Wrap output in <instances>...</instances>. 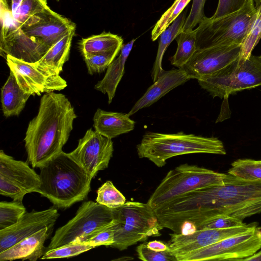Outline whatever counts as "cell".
<instances>
[{
	"mask_svg": "<svg viewBox=\"0 0 261 261\" xmlns=\"http://www.w3.org/2000/svg\"><path fill=\"white\" fill-rule=\"evenodd\" d=\"M261 213V180H247L227 173L221 185L185 193L162 205L160 216L164 226L179 233L189 222L196 229L221 216L243 220Z\"/></svg>",
	"mask_w": 261,
	"mask_h": 261,
	"instance_id": "1",
	"label": "cell"
},
{
	"mask_svg": "<svg viewBox=\"0 0 261 261\" xmlns=\"http://www.w3.org/2000/svg\"><path fill=\"white\" fill-rule=\"evenodd\" d=\"M76 117L65 95L54 91L41 97L38 114L29 122L24 139L28 161L33 168H39L63 151Z\"/></svg>",
	"mask_w": 261,
	"mask_h": 261,
	"instance_id": "2",
	"label": "cell"
},
{
	"mask_svg": "<svg viewBox=\"0 0 261 261\" xmlns=\"http://www.w3.org/2000/svg\"><path fill=\"white\" fill-rule=\"evenodd\" d=\"M39 169L38 193L56 207L67 208L87 198L92 178L69 153L62 151Z\"/></svg>",
	"mask_w": 261,
	"mask_h": 261,
	"instance_id": "3",
	"label": "cell"
},
{
	"mask_svg": "<svg viewBox=\"0 0 261 261\" xmlns=\"http://www.w3.org/2000/svg\"><path fill=\"white\" fill-rule=\"evenodd\" d=\"M136 148L140 158H146L158 167L165 165L168 159L179 155L226 153L223 143L217 138L186 134L182 132L176 134L147 132Z\"/></svg>",
	"mask_w": 261,
	"mask_h": 261,
	"instance_id": "4",
	"label": "cell"
},
{
	"mask_svg": "<svg viewBox=\"0 0 261 261\" xmlns=\"http://www.w3.org/2000/svg\"><path fill=\"white\" fill-rule=\"evenodd\" d=\"M256 16L253 0H247L239 10L221 17L205 16L195 29L197 49L241 45Z\"/></svg>",
	"mask_w": 261,
	"mask_h": 261,
	"instance_id": "5",
	"label": "cell"
},
{
	"mask_svg": "<svg viewBox=\"0 0 261 261\" xmlns=\"http://www.w3.org/2000/svg\"><path fill=\"white\" fill-rule=\"evenodd\" d=\"M115 221L114 242L110 246L122 251L150 237H159L164 228L147 203L126 202L112 209Z\"/></svg>",
	"mask_w": 261,
	"mask_h": 261,
	"instance_id": "6",
	"label": "cell"
},
{
	"mask_svg": "<svg viewBox=\"0 0 261 261\" xmlns=\"http://www.w3.org/2000/svg\"><path fill=\"white\" fill-rule=\"evenodd\" d=\"M226 175L195 165H180L167 173L147 203L154 210L187 192L223 185Z\"/></svg>",
	"mask_w": 261,
	"mask_h": 261,
	"instance_id": "7",
	"label": "cell"
},
{
	"mask_svg": "<svg viewBox=\"0 0 261 261\" xmlns=\"http://www.w3.org/2000/svg\"><path fill=\"white\" fill-rule=\"evenodd\" d=\"M213 97L226 99L237 92L261 86V56L239 58L221 70L197 80Z\"/></svg>",
	"mask_w": 261,
	"mask_h": 261,
	"instance_id": "8",
	"label": "cell"
},
{
	"mask_svg": "<svg viewBox=\"0 0 261 261\" xmlns=\"http://www.w3.org/2000/svg\"><path fill=\"white\" fill-rule=\"evenodd\" d=\"M261 248V228L222 240L181 257L179 261L242 260Z\"/></svg>",
	"mask_w": 261,
	"mask_h": 261,
	"instance_id": "9",
	"label": "cell"
},
{
	"mask_svg": "<svg viewBox=\"0 0 261 261\" xmlns=\"http://www.w3.org/2000/svg\"><path fill=\"white\" fill-rule=\"evenodd\" d=\"M113 220L112 209L96 202L85 201L79 207L74 217L56 231L46 250L72 242Z\"/></svg>",
	"mask_w": 261,
	"mask_h": 261,
	"instance_id": "10",
	"label": "cell"
},
{
	"mask_svg": "<svg viewBox=\"0 0 261 261\" xmlns=\"http://www.w3.org/2000/svg\"><path fill=\"white\" fill-rule=\"evenodd\" d=\"M113 151L111 139L90 128L69 153L93 178L99 171L108 168Z\"/></svg>",
	"mask_w": 261,
	"mask_h": 261,
	"instance_id": "11",
	"label": "cell"
},
{
	"mask_svg": "<svg viewBox=\"0 0 261 261\" xmlns=\"http://www.w3.org/2000/svg\"><path fill=\"white\" fill-rule=\"evenodd\" d=\"M256 226L257 224L253 223L230 228L197 229L189 234L174 232L170 234L171 238L167 244L170 252L179 261L181 257L188 254L224 239L250 231Z\"/></svg>",
	"mask_w": 261,
	"mask_h": 261,
	"instance_id": "12",
	"label": "cell"
},
{
	"mask_svg": "<svg viewBox=\"0 0 261 261\" xmlns=\"http://www.w3.org/2000/svg\"><path fill=\"white\" fill-rule=\"evenodd\" d=\"M241 45L215 46L196 49L181 68L190 79H199L216 73L237 60Z\"/></svg>",
	"mask_w": 261,
	"mask_h": 261,
	"instance_id": "13",
	"label": "cell"
},
{
	"mask_svg": "<svg viewBox=\"0 0 261 261\" xmlns=\"http://www.w3.org/2000/svg\"><path fill=\"white\" fill-rule=\"evenodd\" d=\"M20 28L25 35L50 48L69 32L75 30L76 25L48 6Z\"/></svg>",
	"mask_w": 261,
	"mask_h": 261,
	"instance_id": "14",
	"label": "cell"
},
{
	"mask_svg": "<svg viewBox=\"0 0 261 261\" xmlns=\"http://www.w3.org/2000/svg\"><path fill=\"white\" fill-rule=\"evenodd\" d=\"M6 60L20 88L31 95H40L44 92L60 91L67 86L66 81L60 75L45 74L31 63L21 61L10 55L7 56Z\"/></svg>",
	"mask_w": 261,
	"mask_h": 261,
	"instance_id": "15",
	"label": "cell"
},
{
	"mask_svg": "<svg viewBox=\"0 0 261 261\" xmlns=\"http://www.w3.org/2000/svg\"><path fill=\"white\" fill-rule=\"evenodd\" d=\"M59 216L55 208L26 212L15 224L0 230V252L42 228H53Z\"/></svg>",
	"mask_w": 261,
	"mask_h": 261,
	"instance_id": "16",
	"label": "cell"
},
{
	"mask_svg": "<svg viewBox=\"0 0 261 261\" xmlns=\"http://www.w3.org/2000/svg\"><path fill=\"white\" fill-rule=\"evenodd\" d=\"M49 48L25 35L20 28L10 32L0 39V55L7 56L28 63L38 61Z\"/></svg>",
	"mask_w": 261,
	"mask_h": 261,
	"instance_id": "17",
	"label": "cell"
},
{
	"mask_svg": "<svg viewBox=\"0 0 261 261\" xmlns=\"http://www.w3.org/2000/svg\"><path fill=\"white\" fill-rule=\"evenodd\" d=\"M0 178L21 190L26 194L40 188L39 175L27 162L16 160L0 150Z\"/></svg>",
	"mask_w": 261,
	"mask_h": 261,
	"instance_id": "18",
	"label": "cell"
},
{
	"mask_svg": "<svg viewBox=\"0 0 261 261\" xmlns=\"http://www.w3.org/2000/svg\"><path fill=\"white\" fill-rule=\"evenodd\" d=\"M190 80L191 79L181 68L164 70L154 83L135 103L127 113V115L130 116L140 110L150 106L171 90Z\"/></svg>",
	"mask_w": 261,
	"mask_h": 261,
	"instance_id": "19",
	"label": "cell"
},
{
	"mask_svg": "<svg viewBox=\"0 0 261 261\" xmlns=\"http://www.w3.org/2000/svg\"><path fill=\"white\" fill-rule=\"evenodd\" d=\"M52 228L45 227L21 240L8 249L0 252V260L36 261L41 258L46 249L44 244L48 238Z\"/></svg>",
	"mask_w": 261,
	"mask_h": 261,
	"instance_id": "20",
	"label": "cell"
},
{
	"mask_svg": "<svg viewBox=\"0 0 261 261\" xmlns=\"http://www.w3.org/2000/svg\"><path fill=\"white\" fill-rule=\"evenodd\" d=\"M135 122L127 114L108 112L98 109L93 117L95 130L109 139L128 133L135 128Z\"/></svg>",
	"mask_w": 261,
	"mask_h": 261,
	"instance_id": "21",
	"label": "cell"
},
{
	"mask_svg": "<svg viewBox=\"0 0 261 261\" xmlns=\"http://www.w3.org/2000/svg\"><path fill=\"white\" fill-rule=\"evenodd\" d=\"M72 31L52 46L37 62L31 63L37 69L49 75H58L68 60L71 42L75 34Z\"/></svg>",
	"mask_w": 261,
	"mask_h": 261,
	"instance_id": "22",
	"label": "cell"
},
{
	"mask_svg": "<svg viewBox=\"0 0 261 261\" xmlns=\"http://www.w3.org/2000/svg\"><path fill=\"white\" fill-rule=\"evenodd\" d=\"M136 40L133 39L122 45L118 57L109 65L103 79L94 86L96 90L107 94L109 104L112 102L117 86L124 73L125 64Z\"/></svg>",
	"mask_w": 261,
	"mask_h": 261,
	"instance_id": "23",
	"label": "cell"
},
{
	"mask_svg": "<svg viewBox=\"0 0 261 261\" xmlns=\"http://www.w3.org/2000/svg\"><path fill=\"white\" fill-rule=\"evenodd\" d=\"M31 95L20 88L14 74L10 71L7 81L1 88V102L4 116H18Z\"/></svg>",
	"mask_w": 261,
	"mask_h": 261,
	"instance_id": "24",
	"label": "cell"
},
{
	"mask_svg": "<svg viewBox=\"0 0 261 261\" xmlns=\"http://www.w3.org/2000/svg\"><path fill=\"white\" fill-rule=\"evenodd\" d=\"M123 39L121 37L110 32L93 35L83 38L79 42V49L83 56L88 54L103 53L121 47Z\"/></svg>",
	"mask_w": 261,
	"mask_h": 261,
	"instance_id": "25",
	"label": "cell"
},
{
	"mask_svg": "<svg viewBox=\"0 0 261 261\" xmlns=\"http://www.w3.org/2000/svg\"><path fill=\"white\" fill-rule=\"evenodd\" d=\"M186 18V13L182 12L160 35L157 54L151 70L153 82L164 71L162 65L164 54L172 41L182 32Z\"/></svg>",
	"mask_w": 261,
	"mask_h": 261,
	"instance_id": "26",
	"label": "cell"
},
{
	"mask_svg": "<svg viewBox=\"0 0 261 261\" xmlns=\"http://www.w3.org/2000/svg\"><path fill=\"white\" fill-rule=\"evenodd\" d=\"M177 47L175 54L170 57L171 64L181 68L192 58L196 48V33L195 30L181 32L175 39Z\"/></svg>",
	"mask_w": 261,
	"mask_h": 261,
	"instance_id": "27",
	"label": "cell"
},
{
	"mask_svg": "<svg viewBox=\"0 0 261 261\" xmlns=\"http://www.w3.org/2000/svg\"><path fill=\"white\" fill-rule=\"evenodd\" d=\"M227 173L247 180H261V161L238 159L231 164Z\"/></svg>",
	"mask_w": 261,
	"mask_h": 261,
	"instance_id": "28",
	"label": "cell"
},
{
	"mask_svg": "<svg viewBox=\"0 0 261 261\" xmlns=\"http://www.w3.org/2000/svg\"><path fill=\"white\" fill-rule=\"evenodd\" d=\"M115 221L97 228L86 235L76 239L74 241L90 244L94 246H111L114 242Z\"/></svg>",
	"mask_w": 261,
	"mask_h": 261,
	"instance_id": "29",
	"label": "cell"
},
{
	"mask_svg": "<svg viewBox=\"0 0 261 261\" xmlns=\"http://www.w3.org/2000/svg\"><path fill=\"white\" fill-rule=\"evenodd\" d=\"M96 202L113 209L122 206L126 202L124 196L115 187L111 181L108 180L97 191Z\"/></svg>",
	"mask_w": 261,
	"mask_h": 261,
	"instance_id": "30",
	"label": "cell"
},
{
	"mask_svg": "<svg viewBox=\"0 0 261 261\" xmlns=\"http://www.w3.org/2000/svg\"><path fill=\"white\" fill-rule=\"evenodd\" d=\"M191 0H175L172 5L162 15L151 32L154 41L178 17Z\"/></svg>",
	"mask_w": 261,
	"mask_h": 261,
	"instance_id": "31",
	"label": "cell"
},
{
	"mask_svg": "<svg viewBox=\"0 0 261 261\" xmlns=\"http://www.w3.org/2000/svg\"><path fill=\"white\" fill-rule=\"evenodd\" d=\"M26 212L21 201H1L0 230L15 224Z\"/></svg>",
	"mask_w": 261,
	"mask_h": 261,
	"instance_id": "32",
	"label": "cell"
},
{
	"mask_svg": "<svg viewBox=\"0 0 261 261\" xmlns=\"http://www.w3.org/2000/svg\"><path fill=\"white\" fill-rule=\"evenodd\" d=\"M95 247L90 244L73 241L55 248L46 250L41 259L68 258L76 256Z\"/></svg>",
	"mask_w": 261,
	"mask_h": 261,
	"instance_id": "33",
	"label": "cell"
},
{
	"mask_svg": "<svg viewBox=\"0 0 261 261\" xmlns=\"http://www.w3.org/2000/svg\"><path fill=\"white\" fill-rule=\"evenodd\" d=\"M256 16L241 44V52L239 58L245 60L251 56V53L261 38V4L257 7Z\"/></svg>",
	"mask_w": 261,
	"mask_h": 261,
	"instance_id": "34",
	"label": "cell"
},
{
	"mask_svg": "<svg viewBox=\"0 0 261 261\" xmlns=\"http://www.w3.org/2000/svg\"><path fill=\"white\" fill-rule=\"evenodd\" d=\"M121 47L113 50L96 54H88L83 56L89 74L103 72L115 59Z\"/></svg>",
	"mask_w": 261,
	"mask_h": 261,
	"instance_id": "35",
	"label": "cell"
},
{
	"mask_svg": "<svg viewBox=\"0 0 261 261\" xmlns=\"http://www.w3.org/2000/svg\"><path fill=\"white\" fill-rule=\"evenodd\" d=\"M48 7L47 0H23L13 17L21 27Z\"/></svg>",
	"mask_w": 261,
	"mask_h": 261,
	"instance_id": "36",
	"label": "cell"
},
{
	"mask_svg": "<svg viewBox=\"0 0 261 261\" xmlns=\"http://www.w3.org/2000/svg\"><path fill=\"white\" fill-rule=\"evenodd\" d=\"M1 38L3 39L12 31L20 28L15 21L7 0H0Z\"/></svg>",
	"mask_w": 261,
	"mask_h": 261,
	"instance_id": "37",
	"label": "cell"
},
{
	"mask_svg": "<svg viewBox=\"0 0 261 261\" xmlns=\"http://www.w3.org/2000/svg\"><path fill=\"white\" fill-rule=\"evenodd\" d=\"M138 258L144 261H177L170 251L159 252L148 248L146 242L139 245L136 249Z\"/></svg>",
	"mask_w": 261,
	"mask_h": 261,
	"instance_id": "38",
	"label": "cell"
},
{
	"mask_svg": "<svg viewBox=\"0 0 261 261\" xmlns=\"http://www.w3.org/2000/svg\"><path fill=\"white\" fill-rule=\"evenodd\" d=\"M206 0H193L190 14L186 17L182 32L194 30V27L203 20L205 16L203 9Z\"/></svg>",
	"mask_w": 261,
	"mask_h": 261,
	"instance_id": "39",
	"label": "cell"
},
{
	"mask_svg": "<svg viewBox=\"0 0 261 261\" xmlns=\"http://www.w3.org/2000/svg\"><path fill=\"white\" fill-rule=\"evenodd\" d=\"M246 224L242 220L229 216H221L202 224L197 229L230 228L243 226Z\"/></svg>",
	"mask_w": 261,
	"mask_h": 261,
	"instance_id": "40",
	"label": "cell"
},
{
	"mask_svg": "<svg viewBox=\"0 0 261 261\" xmlns=\"http://www.w3.org/2000/svg\"><path fill=\"white\" fill-rule=\"evenodd\" d=\"M247 0H219L213 19L218 18L239 10Z\"/></svg>",
	"mask_w": 261,
	"mask_h": 261,
	"instance_id": "41",
	"label": "cell"
},
{
	"mask_svg": "<svg viewBox=\"0 0 261 261\" xmlns=\"http://www.w3.org/2000/svg\"><path fill=\"white\" fill-rule=\"evenodd\" d=\"M0 194L4 196L10 197L14 201H22L26 194L21 190L0 178Z\"/></svg>",
	"mask_w": 261,
	"mask_h": 261,
	"instance_id": "42",
	"label": "cell"
},
{
	"mask_svg": "<svg viewBox=\"0 0 261 261\" xmlns=\"http://www.w3.org/2000/svg\"><path fill=\"white\" fill-rule=\"evenodd\" d=\"M146 243L148 248L156 251H170L168 244L162 241L154 240L149 242H146Z\"/></svg>",
	"mask_w": 261,
	"mask_h": 261,
	"instance_id": "43",
	"label": "cell"
},
{
	"mask_svg": "<svg viewBox=\"0 0 261 261\" xmlns=\"http://www.w3.org/2000/svg\"><path fill=\"white\" fill-rule=\"evenodd\" d=\"M23 0H11V9L13 14L14 15L15 13L20 6Z\"/></svg>",
	"mask_w": 261,
	"mask_h": 261,
	"instance_id": "44",
	"label": "cell"
},
{
	"mask_svg": "<svg viewBox=\"0 0 261 261\" xmlns=\"http://www.w3.org/2000/svg\"><path fill=\"white\" fill-rule=\"evenodd\" d=\"M244 261H261V250L257 253L246 258L243 259Z\"/></svg>",
	"mask_w": 261,
	"mask_h": 261,
	"instance_id": "45",
	"label": "cell"
},
{
	"mask_svg": "<svg viewBox=\"0 0 261 261\" xmlns=\"http://www.w3.org/2000/svg\"><path fill=\"white\" fill-rule=\"evenodd\" d=\"M253 1H254V3H255V4L256 5L255 7H257L258 5H259L260 4H261V0H253Z\"/></svg>",
	"mask_w": 261,
	"mask_h": 261,
	"instance_id": "46",
	"label": "cell"
},
{
	"mask_svg": "<svg viewBox=\"0 0 261 261\" xmlns=\"http://www.w3.org/2000/svg\"><path fill=\"white\" fill-rule=\"evenodd\" d=\"M56 1H59V0H56Z\"/></svg>",
	"mask_w": 261,
	"mask_h": 261,
	"instance_id": "47",
	"label": "cell"
},
{
	"mask_svg": "<svg viewBox=\"0 0 261 261\" xmlns=\"http://www.w3.org/2000/svg\"><path fill=\"white\" fill-rule=\"evenodd\" d=\"M261 161V160H260Z\"/></svg>",
	"mask_w": 261,
	"mask_h": 261,
	"instance_id": "48",
	"label": "cell"
}]
</instances>
